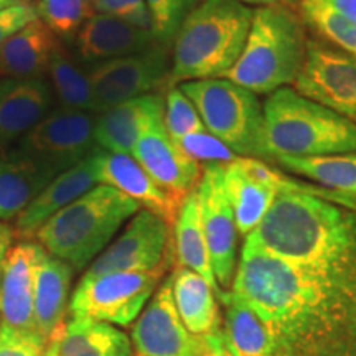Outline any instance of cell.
Listing matches in <instances>:
<instances>
[{
  "instance_id": "obj_1",
  "label": "cell",
  "mask_w": 356,
  "mask_h": 356,
  "mask_svg": "<svg viewBox=\"0 0 356 356\" xmlns=\"http://www.w3.org/2000/svg\"><path fill=\"white\" fill-rule=\"evenodd\" d=\"M231 292L264 322L273 356H356V264L299 266L244 243Z\"/></svg>"
},
{
  "instance_id": "obj_2",
  "label": "cell",
  "mask_w": 356,
  "mask_h": 356,
  "mask_svg": "<svg viewBox=\"0 0 356 356\" xmlns=\"http://www.w3.org/2000/svg\"><path fill=\"white\" fill-rule=\"evenodd\" d=\"M254 8L238 0H200L173 38L168 88L226 78L246 44Z\"/></svg>"
},
{
  "instance_id": "obj_3",
  "label": "cell",
  "mask_w": 356,
  "mask_h": 356,
  "mask_svg": "<svg viewBox=\"0 0 356 356\" xmlns=\"http://www.w3.org/2000/svg\"><path fill=\"white\" fill-rule=\"evenodd\" d=\"M142 207L109 185L97 184L51 216L35 239L74 270L88 269Z\"/></svg>"
},
{
  "instance_id": "obj_4",
  "label": "cell",
  "mask_w": 356,
  "mask_h": 356,
  "mask_svg": "<svg viewBox=\"0 0 356 356\" xmlns=\"http://www.w3.org/2000/svg\"><path fill=\"white\" fill-rule=\"evenodd\" d=\"M304 25L284 6L257 7L241 56L226 79L254 95H273L297 81L307 58Z\"/></svg>"
},
{
  "instance_id": "obj_5",
  "label": "cell",
  "mask_w": 356,
  "mask_h": 356,
  "mask_svg": "<svg viewBox=\"0 0 356 356\" xmlns=\"http://www.w3.org/2000/svg\"><path fill=\"white\" fill-rule=\"evenodd\" d=\"M264 126L274 160L356 152V124L292 88L267 96Z\"/></svg>"
},
{
  "instance_id": "obj_6",
  "label": "cell",
  "mask_w": 356,
  "mask_h": 356,
  "mask_svg": "<svg viewBox=\"0 0 356 356\" xmlns=\"http://www.w3.org/2000/svg\"><path fill=\"white\" fill-rule=\"evenodd\" d=\"M203 126L238 157L273 159L266 144L264 106L249 89L226 78L178 84Z\"/></svg>"
},
{
  "instance_id": "obj_7",
  "label": "cell",
  "mask_w": 356,
  "mask_h": 356,
  "mask_svg": "<svg viewBox=\"0 0 356 356\" xmlns=\"http://www.w3.org/2000/svg\"><path fill=\"white\" fill-rule=\"evenodd\" d=\"M96 115L84 111L53 109L8 150L56 178L99 149L95 140Z\"/></svg>"
},
{
  "instance_id": "obj_8",
  "label": "cell",
  "mask_w": 356,
  "mask_h": 356,
  "mask_svg": "<svg viewBox=\"0 0 356 356\" xmlns=\"http://www.w3.org/2000/svg\"><path fill=\"white\" fill-rule=\"evenodd\" d=\"M162 273H108L81 277L71 293V318L131 327L157 291Z\"/></svg>"
},
{
  "instance_id": "obj_9",
  "label": "cell",
  "mask_w": 356,
  "mask_h": 356,
  "mask_svg": "<svg viewBox=\"0 0 356 356\" xmlns=\"http://www.w3.org/2000/svg\"><path fill=\"white\" fill-rule=\"evenodd\" d=\"M173 229L170 222L149 210L129 220L122 233L88 267L84 277L108 273H165L172 264Z\"/></svg>"
},
{
  "instance_id": "obj_10",
  "label": "cell",
  "mask_w": 356,
  "mask_h": 356,
  "mask_svg": "<svg viewBox=\"0 0 356 356\" xmlns=\"http://www.w3.org/2000/svg\"><path fill=\"white\" fill-rule=\"evenodd\" d=\"M172 55L168 47L157 44L150 50L136 53L88 70L95 97L96 114L144 95L170 81Z\"/></svg>"
},
{
  "instance_id": "obj_11",
  "label": "cell",
  "mask_w": 356,
  "mask_h": 356,
  "mask_svg": "<svg viewBox=\"0 0 356 356\" xmlns=\"http://www.w3.org/2000/svg\"><path fill=\"white\" fill-rule=\"evenodd\" d=\"M296 91L356 124V58L337 47L309 40Z\"/></svg>"
},
{
  "instance_id": "obj_12",
  "label": "cell",
  "mask_w": 356,
  "mask_h": 356,
  "mask_svg": "<svg viewBox=\"0 0 356 356\" xmlns=\"http://www.w3.org/2000/svg\"><path fill=\"white\" fill-rule=\"evenodd\" d=\"M197 198L213 270L222 292L233 287L238 269V228L222 184V165L208 163L197 186Z\"/></svg>"
},
{
  "instance_id": "obj_13",
  "label": "cell",
  "mask_w": 356,
  "mask_h": 356,
  "mask_svg": "<svg viewBox=\"0 0 356 356\" xmlns=\"http://www.w3.org/2000/svg\"><path fill=\"white\" fill-rule=\"evenodd\" d=\"M131 341L137 356H191L193 335L178 315L172 291V275L157 291L132 323Z\"/></svg>"
},
{
  "instance_id": "obj_14",
  "label": "cell",
  "mask_w": 356,
  "mask_h": 356,
  "mask_svg": "<svg viewBox=\"0 0 356 356\" xmlns=\"http://www.w3.org/2000/svg\"><path fill=\"white\" fill-rule=\"evenodd\" d=\"M92 167H95L97 184L109 185L119 190L126 197L139 203L144 210L155 213L173 226L185 198H177L170 191L155 184L154 178L142 168L131 154L108 152V150L97 149L92 154Z\"/></svg>"
},
{
  "instance_id": "obj_15",
  "label": "cell",
  "mask_w": 356,
  "mask_h": 356,
  "mask_svg": "<svg viewBox=\"0 0 356 356\" xmlns=\"http://www.w3.org/2000/svg\"><path fill=\"white\" fill-rule=\"evenodd\" d=\"M131 155L154 178L155 184L180 200L195 191L202 178L203 165L168 136L165 124L145 132Z\"/></svg>"
},
{
  "instance_id": "obj_16",
  "label": "cell",
  "mask_w": 356,
  "mask_h": 356,
  "mask_svg": "<svg viewBox=\"0 0 356 356\" xmlns=\"http://www.w3.org/2000/svg\"><path fill=\"white\" fill-rule=\"evenodd\" d=\"M53 97L44 78L0 79V152L12 149L51 113Z\"/></svg>"
},
{
  "instance_id": "obj_17",
  "label": "cell",
  "mask_w": 356,
  "mask_h": 356,
  "mask_svg": "<svg viewBox=\"0 0 356 356\" xmlns=\"http://www.w3.org/2000/svg\"><path fill=\"white\" fill-rule=\"evenodd\" d=\"M38 251V243L20 241L10 249L3 266L0 277V325L12 330L38 332L35 323V270Z\"/></svg>"
},
{
  "instance_id": "obj_18",
  "label": "cell",
  "mask_w": 356,
  "mask_h": 356,
  "mask_svg": "<svg viewBox=\"0 0 356 356\" xmlns=\"http://www.w3.org/2000/svg\"><path fill=\"white\" fill-rule=\"evenodd\" d=\"M165 99L150 92L124 101L96 115V145L108 152L132 154L134 147L145 132L162 126Z\"/></svg>"
},
{
  "instance_id": "obj_19",
  "label": "cell",
  "mask_w": 356,
  "mask_h": 356,
  "mask_svg": "<svg viewBox=\"0 0 356 356\" xmlns=\"http://www.w3.org/2000/svg\"><path fill=\"white\" fill-rule=\"evenodd\" d=\"M73 43L79 58L91 66L147 51L160 44L152 30L102 13H96L84 24Z\"/></svg>"
},
{
  "instance_id": "obj_20",
  "label": "cell",
  "mask_w": 356,
  "mask_h": 356,
  "mask_svg": "<svg viewBox=\"0 0 356 356\" xmlns=\"http://www.w3.org/2000/svg\"><path fill=\"white\" fill-rule=\"evenodd\" d=\"M96 185L97 181L95 177V167H92V155H89L76 167L53 178L50 184L40 191L32 200V203L15 220V233L25 239L35 238L38 229L51 216H55L58 211L63 210L74 200L83 197L86 191Z\"/></svg>"
},
{
  "instance_id": "obj_21",
  "label": "cell",
  "mask_w": 356,
  "mask_h": 356,
  "mask_svg": "<svg viewBox=\"0 0 356 356\" xmlns=\"http://www.w3.org/2000/svg\"><path fill=\"white\" fill-rule=\"evenodd\" d=\"M63 47L42 20H33L0 47V78H44Z\"/></svg>"
},
{
  "instance_id": "obj_22",
  "label": "cell",
  "mask_w": 356,
  "mask_h": 356,
  "mask_svg": "<svg viewBox=\"0 0 356 356\" xmlns=\"http://www.w3.org/2000/svg\"><path fill=\"white\" fill-rule=\"evenodd\" d=\"M222 184L233 208L238 233L248 238L269 213L279 190L252 175L244 165L243 157L222 165Z\"/></svg>"
},
{
  "instance_id": "obj_23",
  "label": "cell",
  "mask_w": 356,
  "mask_h": 356,
  "mask_svg": "<svg viewBox=\"0 0 356 356\" xmlns=\"http://www.w3.org/2000/svg\"><path fill=\"white\" fill-rule=\"evenodd\" d=\"M74 269L40 246L35 270V323L44 338L65 323Z\"/></svg>"
},
{
  "instance_id": "obj_24",
  "label": "cell",
  "mask_w": 356,
  "mask_h": 356,
  "mask_svg": "<svg viewBox=\"0 0 356 356\" xmlns=\"http://www.w3.org/2000/svg\"><path fill=\"white\" fill-rule=\"evenodd\" d=\"M172 275L173 300L190 335L200 337L222 330L220 299L202 275L175 266Z\"/></svg>"
},
{
  "instance_id": "obj_25",
  "label": "cell",
  "mask_w": 356,
  "mask_h": 356,
  "mask_svg": "<svg viewBox=\"0 0 356 356\" xmlns=\"http://www.w3.org/2000/svg\"><path fill=\"white\" fill-rule=\"evenodd\" d=\"M173 249H175L177 266L186 267L202 275L210 284L218 299H222L226 292L218 286V280L213 270L210 249L204 238L202 213L197 198V188L186 195L178 210L177 220L173 222Z\"/></svg>"
},
{
  "instance_id": "obj_26",
  "label": "cell",
  "mask_w": 356,
  "mask_h": 356,
  "mask_svg": "<svg viewBox=\"0 0 356 356\" xmlns=\"http://www.w3.org/2000/svg\"><path fill=\"white\" fill-rule=\"evenodd\" d=\"M53 178L12 150L0 152V221L17 220Z\"/></svg>"
},
{
  "instance_id": "obj_27",
  "label": "cell",
  "mask_w": 356,
  "mask_h": 356,
  "mask_svg": "<svg viewBox=\"0 0 356 356\" xmlns=\"http://www.w3.org/2000/svg\"><path fill=\"white\" fill-rule=\"evenodd\" d=\"M60 356H134L132 341L115 325L92 318L66 322Z\"/></svg>"
},
{
  "instance_id": "obj_28",
  "label": "cell",
  "mask_w": 356,
  "mask_h": 356,
  "mask_svg": "<svg viewBox=\"0 0 356 356\" xmlns=\"http://www.w3.org/2000/svg\"><path fill=\"white\" fill-rule=\"evenodd\" d=\"M222 333L238 356H273V341L259 315L234 292H226Z\"/></svg>"
},
{
  "instance_id": "obj_29",
  "label": "cell",
  "mask_w": 356,
  "mask_h": 356,
  "mask_svg": "<svg viewBox=\"0 0 356 356\" xmlns=\"http://www.w3.org/2000/svg\"><path fill=\"white\" fill-rule=\"evenodd\" d=\"M275 162L287 172L309 178L320 188L356 198V152L323 157H277Z\"/></svg>"
},
{
  "instance_id": "obj_30",
  "label": "cell",
  "mask_w": 356,
  "mask_h": 356,
  "mask_svg": "<svg viewBox=\"0 0 356 356\" xmlns=\"http://www.w3.org/2000/svg\"><path fill=\"white\" fill-rule=\"evenodd\" d=\"M47 74L50 76L53 95L60 101L61 108L96 114L88 71L79 66L65 47L53 58Z\"/></svg>"
},
{
  "instance_id": "obj_31",
  "label": "cell",
  "mask_w": 356,
  "mask_h": 356,
  "mask_svg": "<svg viewBox=\"0 0 356 356\" xmlns=\"http://www.w3.org/2000/svg\"><path fill=\"white\" fill-rule=\"evenodd\" d=\"M35 10L38 20L61 42H73L84 24L96 15L92 0H38Z\"/></svg>"
},
{
  "instance_id": "obj_32",
  "label": "cell",
  "mask_w": 356,
  "mask_h": 356,
  "mask_svg": "<svg viewBox=\"0 0 356 356\" xmlns=\"http://www.w3.org/2000/svg\"><path fill=\"white\" fill-rule=\"evenodd\" d=\"M300 13L309 25L338 50L356 58V25L322 0H300Z\"/></svg>"
},
{
  "instance_id": "obj_33",
  "label": "cell",
  "mask_w": 356,
  "mask_h": 356,
  "mask_svg": "<svg viewBox=\"0 0 356 356\" xmlns=\"http://www.w3.org/2000/svg\"><path fill=\"white\" fill-rule=\"evenodd\" d=\"M163 124H165L168 136L175 142H180L185 137L191 136V134L207 131L193 102L181 92V89L178 86L168 89L165 96Z\"/></svg>"
},
{
  "instance_id": "obj_34",
  "label": "cell",
  "mask_w": 356,
  "mask_h": 356,
  "mask_svg": "<svg viewBox=\"0 0 356 356\" xmlns=\"http://www.w3.org/2000/svg\"><path fill=\"white\" fill-rule=\"evenodd\" d=\"M152 19V32L157 42L170 47L173 38L200 0H145Z\"/></svg>"
},
{
  "instance_id": "obj_35",
  "label": "cell",
  "mask_w": 356,
  "mask_h": 356,
  "mask_svg": "<svg viewBox=\"0 0 356 356\" xmlns=\"http://www.w3.org/2000/svg\"><path fill=\"white\" fill-rule=\"evenodd\" d=\"M178 144L181 149L190 155L191 159L197 160L202 165H208V163H225L233 162L238 157L233 150L228 149L221 140H218L215 136H211L208 131L191 134V136L181 139Z\"/></svg>"
},
{
  "instance_id": "obj_36",
  "label": "cell",
  "mask_w": 356,
  "mask_h": 356,
  "mask_svg": "<svg viewBox=\"0 0 356 356\" xmlns=\"http://www.w3.org/2000/svg\"><path fill=\"white\" fill-rule=\"evenodd\" d=\"M47 341L38 332H17L0 325V356H42Z\"/></svg>"
},
{
  "instance_id": "obj_37",
  "label": "cell",
  "mask_w": 356,
  "mask_h": 356,
  "mask_svg": "<svg viewBox=\"0 0 356 356\" xmlns=\"http://www.w3.org/2000/svg\"><path fill=\"white\" fill-rule=\"evenodd\" d=\"M37 19L35 6L26 2H17L10 7L0 8V47Z\"/></svg>"
},
{
  "instance_id": "obj_38",
  "label": "cell",
  "mask_w": 356,
  "mask_h": 356,
  "mask_svg": "<svg viewBox=\"0 0 356 356\" xmlns=\"http://www.w3.org/2000/svg\"><path fill=\"white\" fill-rule=\"evenodd\" d=\"M191 356H238L231 348L222 330L208 333V335L193 337Z\"/></svg>"
},
{
  "instance_id": "obj_39",
  "label": "cell",
  "mask_w": 356,
  "mask_h": 356,
  "mask_svg": "<svg viewBox=\"0 0 356 356\" xmlns=\"http://www.w3.org/2000/svg\"><path fill=\"white\" fill-rule=\"evenodd\" d=\"M122 3L126 8L127 24L152 30V19H150V12L145 0H122Z\"/></svg>"
},
{
  "instance_id": "obj_40",
  "label": "cell",
  "mask_w": 356,
  "mask_h": 356,
  "mask_svg": "<svg viewBox=\"0 0 356 356\" xmlns=\"http://www.w3.org/2000/svg\"><path fill=\"white\" fill-rule=\"evenodd\" d=\"M15 228H12L8 222L0 221V277H2L3 266H6L7 256L13 248V239H15Z\"/></svg>"
},
{
  "instance_id": "obj_41",
  "label": "cell",
  "mask_w": 356,
  "mask_h": 356,
  "mask_svg": "<svg viewBox=\"0 0 356 356\" xmlns=\"http://www.w3.org/2000/svg\"><path fill=\"white\" fill-rule=\"evenodd\" d=\"M322 2L356 25V0H322Z\"/></svg>"
},
{
  "instance_id": "obj_42",
  "label": "cell",
  "mask_w": 356,
  "mask_h": 356,
  "mask_svg": "<svg viewBox=\"0 0 356 356\" xmlns=\"http://www.w3.org/2000/svg\"><path fill=\"white\" fill-rule=\"evenodd\" d=\"M65 330H66V322L61 323L60 327L51 333L42 356H60V343H61V338L65 335Z\"/></svg>"
},
{
  "instance_id": "obj_43",
  "label": "cell",
  "mask_w": 356,
  "mask_h": 356,
  "mask_svg": "<svg viewBox=\"0 0 356 356\" xmlns=\"http://www.w3.org/2000/svg\"><path fill=\"white\" fill-rule=\"evenodd\" d=\"M238 2L244 3V6H256V7H273L279 6L280 0H238Z\"/></svg>"
},
{
  "instance_id": "obj_44",
  "label": "cell",
  "mask_w": 356,
  "mask_h": 356,
  "mask_svg": "<svg viewBox=\"0 0 356 356\" xmlns=\"http://www.w3.org/2000/svg\"><path fill=\"white\" fill-rule=\"evenodd\" d=\"M13 3H17V0H0V8L10 7Z\"/></svg>"
},
{
  "instance_id": "obj_45",
  "label": "cell",
  "mask_w": 356,
  "mask_h": 356,
  "mask_svg": "<svg viewBox=\"0 0 356 356\" xmlns=\"http://www.w3.org/2000/svg\"><path fill=\"white\" fill-rule=\"evenodd\" d=\"M286 2H287V3H299L300 0H286Z\"/></svg>"
},
{
  "instance_id": "obj_46",
  "label": "cell",
  "mask_w": 356,
  "mask_h": 356,
  "mask_svg": "<svg viewBox=\"0 0 356 356\" xmlns=\"http://www.w3.org/2000/svg\"><path fill=\"white\" fill-rule=\"evenodd\" d=\"M17 2H25V0H17Z\"/></svg>"
}]
</instances>
